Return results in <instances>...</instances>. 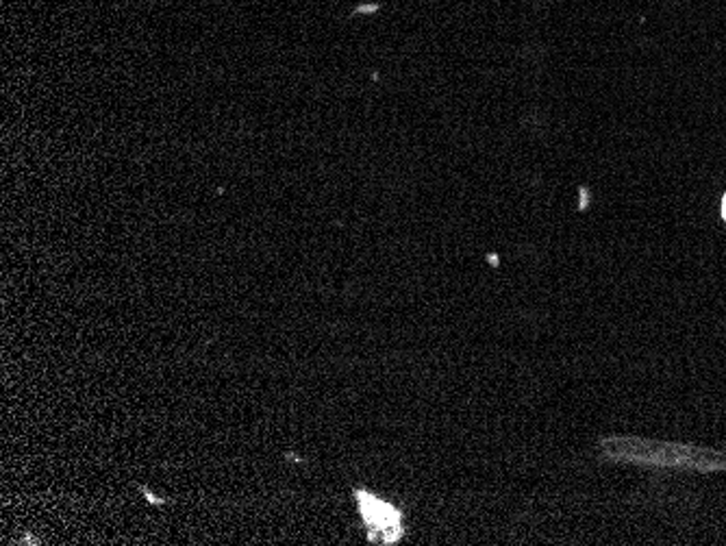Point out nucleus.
Returning a JSON list of instances; mask_svg holds the SVG:
<instances>
[{
	"instance_id": "1",
	"label": "nucleus",
	"mask_w": 726,
	"mask_h": 546,
	"mask_svg": "<svg viewBox=\"0 0 726 546\" xmlns=\"http://www.w3.org/2000/svg\"><path fill=\"white\" fill-rule=\"evenodd\" d=\"M357 499H359V511L370 529V538L372 540L379 538L383 544H394L402 533L398 509L363 490H357Z\"/></svg>"
},
{
	"instance_id": "2",
	"label": "nucleus",
	"mask_w": 726,
	"mask_h": 546,
	"mask_svg": "<svg viewBox=\"0 0 726 546\" xmlns=\"http://www.w3.org/2000/svg\"><path fill=\"white\" fill-rule=\"evenodd\" d=\"M722 216H724V220H726V196H724V200H722Z\"/></svg>"
}]
</instances>
